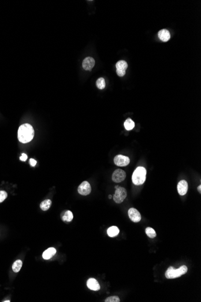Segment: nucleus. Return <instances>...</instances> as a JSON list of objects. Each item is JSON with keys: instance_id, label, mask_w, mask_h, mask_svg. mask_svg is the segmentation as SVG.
Segmentation results:
<instances>
[{"instance_id": "f257e3e1", "label": "nucleus", "mask_w": 201, "mask_h": 302, "mask_svg": "<svg viewBox=\"0 0 201 302\" xmlns=\"http://www.w3.org/2000/svg\"><path fill=\"white\" fill-rule=\"evenodd\" d=\"M34 135V129L30 124H24L19 127L18 138L21 142L27 143L30 142L33 139Z\"/></svg>"}, {"instance_id": "f03ea898", "label": "nucleus", "mask_w": 201, "mask_h": 302, "mask_svg": "<svg viewBox=\"0 0 201 302\" xmlns=\"http://www.w3.org/2000/svg\"><path fill=\"white\" fill-rule=\"evenodd\" d=\"M146 170L144 167H139L134 171L132 175V181L135 185H141L146 180Z\"/></svg>"}, {"instance_id": "7ed1b4c3", "label": "nucleus", "mask_w": 201, "mask_h": 302, "mask_svg": "<svg viewBox=\"0 0 201 302\" xmlns=\"http://www.w3.org/2000/svg\"><path fill=\"white\" fill-rule=\"evenodd\" d=\"M188 268L185 265H182L178 269H174V267H170L166 271L165 276L167 279H175L185 274Z\"/></svg>"}, {"instance_id": "20e7f679", "label": "nucleus", "mask_w": 201, "mask_h": 302, "mask_svg": "<svg viewBox=\"0 0 201 302\" xmlns=\"http://www.w3.org/2000/svg\"><path fill=\"white\" fill-rule=\"evenodd\" d=\"M127 196L126 190L123 187H118L116 189L115 194L113 196V200L116 203H121Z\"/></svg>"}, {"instance_id": "39448f33", "label": "nucleus", "mask_w": 201, "mask_h": 302, "mask_svg": "<svg viewBox=\"0 0 201 302\" xmlns=\"http://www.w3.org/2000/svg\"><path fill=\"white\" fill-rule=\"evenodd\" d=\"M114 162L118 167H125L130 163V159L127 156L119 155L114 157Z\"/></svg>"}, {"instance_id": "423d86ee", "label": "nucleus", "mask_w": 201, "mask_h": 302, "mask_svg": "<svg viewBox=\"0 0 201 302\" xmlns=\"http://www.w3.org/2000/svg\"><path fill=\"white\" fill-rule=\"evenodd\" d=\"M126 178L125 172L121 169H118L114 171L112 175V180L114 182L120 183L123 181Z\"/></svg>"}, {"instance_id": "0eeeda50", "label": "nucleus", "mask_w": 201, "mask_h": 302, "mask_svg": "<svg viewBox=\"0 0 201 302\" xmlns=\"http://www.w3.org/2000/svg\"><path fill=\"white\" fill-rule=\"evenodd\" d=\"M91 186L89 183L84 181L79 186L78 188V193L82 196H88L91 193Z\"/></svg>"}, {"instance_id": "6e6552de", "label": "nucleus", "mask_w": 201, "mask_h": 302, "mask_svg": "<svg viewBox=\"0 0 201 302\" xmlns=\"http://www.w3.org/2000/svg\"><path fill=\"white\" fill-rule=\"evenodd\" d=\"M128 215L131 220L134 223H138L141 220V215L135 208H130L128 210Z\"/></svg>"}, {"instance_id": "1a4fd4ad", "label": "nucleus", "mask_w": 201, "mask_h": 302, "mask_svg": "<svg viewBox=\"0 0 201 302\" xmlns=\"http://www.w3.org/2000/svg\"><path fill=\"white\" fill-rule=\"evenodd\" d=\"M95 61L93 58L88 57L84 59L83 62V67L86 71H91L94 67Z\"/></svg>"}, {"instance_id": "9d476101", "label": "nucleus", "mask_w": 201, "mask_h": 302, "mask_svg": "<svg viewBox=\"0 0 201 302\" xmlns=\"http://www.w3.org/2000/svg\"><path fill=\"white\" fill-rule=\"evenodd\" d=\"M189 188L188 183L185 180H181L178 183L177 186V189L178 192L180 196H184L187 193Z\"/></svg>"}, {"instance_id": "9b49d317", "label": "nucleus", "mask_w": 201, "mask_h": 302, "mask_svg": "<svg viewBox=\"0 0 201 302\" xmlns=\"http://www.w3.org/2000/svg\"><path fill=\"white\" fill-rule=\"evenodd\" d=\"M87 286L90 290L93 291H98L100 290V285L99 283L93 278H90L88 280Z\"/></svg>"}, {"instance_id": "f8f14e48", "label": "nucleus", "mask_w": 201, "mask_h": 302, "mask_svg": "<svg viewBox=\"0 0 201 302\" xmlns=\"http://www.w3.org/2000/svg\"><path fill=\"white\" fill-rule=\"evenodd\" d=\"M158 35H159V39L163 42H167L170 38V32L166 29L160 30L159 33H158Z\"/></svg>"}, {"instance_id": "ddd939ff", "label": "nucleus", "mask_w": 201, "mask_h": 302, "mask_svg": "<svg viewBox=\"0 0 201 302\" xmlns=\"http://www.w3.org/2000/svg\"><path fill=\"white\" fill-rule=\"evenodd\" d=\"M56 253V250L53 247H50L46 250L44 253H43L42 257L44 259L48 260L51 259L52 256H54Z\"/></svg>"}, {"instance_id": "4468645a", "label": "nucleus", "mask_w": 201, "mask_h": 302, "mask_svg": "<svg viewBox=\"0 0 201 302\" xmlns=\"http://www.w3.org/2000/svg\"><path fill=\"white\" fill-rule=\"evenodd\" d=\"M119 233V229L116 226H111L107 230V234L110 237H115Z\"/></svg>"}, {"instance_id": "2eb2a0df", "label": "nucleus", "mask_w": 201, "mask_h": 302, "mask_svg": "<svg viewBox=\"0 0 201 302\" xmlns=\"http://www.w3.org/2000/svg\"><path fill=\"white\" fill-rule=\"evenodd\" d=\"M51 204H52V201H51V200H49V199H47V200H45L44 201H43L40 204V207L41 208V209L42 211H47L50 209V208L51 207Z\"/></svg>"}, {"instance_id": "dca6fc26", "label": "nucleus", "mask_w": 201, "mask_h": 302, "mask_svg": "<svg viewBox=\"0 0 201 302\" xmlns=\"http://www.w3.org/2000/svg\"><path fill=\"white\" fill-rule=\"evenodd\" d=\"M116 70H120V71H125L128 68V63L126 62L124 60H120L117 62L116 64Z\"/></svg>"}, {"instance_id": "f3484780", "label": "nucleus", "mask_w": 201, "mask_h": 302, "mask_svg": "<svg viewBox=\"0 0 201 302\" xmlns=\"http://www.w3.org/2000/svg\"><path fill=\"white\" fill-rule=\"evenodd\" d=\"M124 126L126 130H131L134 129L135 126V123L131 119L128 118L125 121Z\"/></svg>"}, {"instance_id": "a211bd4d", "label": "nucleus", "mask_w": 201, "mask_h": 302, "mask_svg": "<svg viewBox=\"0 0 201 302\" xmlns=\"http://www.w3.org/2000/svg\"><path fill=\"white\" fill-rule=\"evenodd\" d=\"M22 266V262L21 260H17L16 261L13 263L12 265V270L14 272L18 273L20 271L21 269V267Z\"/></svg>"}, {"instance_id": "6ab92c4d", "label": "nucleus", "mask_w": 201, "mask_h": 302, "mask_svg": "<svg viewBox=\"0 0 201 302\" xmlns=\"http://www.w3.org/2000/svg\"><path fill=\"white\" fill-rule=\"evenodd\" d=\"M73 217H74V216H73V212L70 211H67L65 212L64 216L62 217V219L64 221L70 222L72 220H73Z\"/></svg>"}, {"instance_id": "aec40b11", "label": "nucleus", "mask_w": 201, "mask_h": 302, "mask_svg": "<svg viewBox=\"0 0 201 302\" xmlns=\"http://www.w3.org/2000/svg\"><path fill=\"white\" fill-rule=\"evenodd\" d=\"M96 86L99 89H103L106 87V81L104 78H99L96 82Z\"/></svg>"}, {"instance_id": "412c9836", "label": "nucleus", "mask_w": 201, "mask_h": 302, "mask_svg": "<svg viewBox=\"0 0 201 302\" xmlns=\"http://www.w3.org/2000/svg\"><path fill=\"white\" fill-rule=\"evenodd\" d=\"M145 232H146V235L150 238H154L156 236L155 231L154 230V229H152L151 227H147L145 230Z\"/></svg>"}, {"instance_id": "4be33fe9", "label": "nucleus", "mask_w": 201, "mask_h": 302, "mask_svg": "<svg viewBox=\"0 0 201 302\" xmlns=\"http://www.w3.org/2000/svg\"><path fill=\"white\" fill-rule=\"evenodd\" d=\"M105 301L106 302H119L120 298L116 296H111V297H108L106 299Z\"/></svg>"}, {"instance_id": "5701e85b", "label": "nucleus", "mask_w": 201, "mask_h": 302, "mask_svg": "<svg viewBox=\"0 0 201 302\" xmlns=\"http://www.w3.org/2000/svg\"><path fill=\"white\" fill-rule=\"evenodd\" d=\"M7 197V194L4 191H0V203H2Z\"/></svg>"}, {"instance_id": "b1692460", "label": "nucleus", "mask_w": 201, "mask_h": 302, "mask_svg": "<svg viewBox=\"0 0 201 302\" xmlns=\"http://www.w3.org/2000/svg\"><path fill=\"white\" fill-rule=\"evenodd\" d=\"M116 73H117V74L119 76V77H123L126 74V71H120V70H116Z\"/></svg>"}, {"instance_id": "393cba45", "label": "nucleus", "mask_w": 201, "mask_h": 302, "mask_svg": "<svg viewBox=\"0 0 201 302\" xmlns=\"http://www.w3.org/2000/svg\"><path fill=\"white\" fill-rule=\"evenodd\" d=\"M27 159V155L25 153H22L21 156L20 157V160L22 161H25Z\"/></svg>"}, {"instance_id": "a878e982", "label": "nucleus", "mask_w": 201, "mask_h": 302, "mask_svg": "<svg viewBox=\"0 0 201 302\" xmlns=\"http://www.w3.org/2000/svg\"><path fill=\"white\" fill-rule=\"evenodd\" d=\"M30 165H31L32 167H34L36 165V163H37V162L34 159H30Z\"/></svg>"}, {"instance_id": "bb28decb", "label": "nucleus", "mask_w": 201, "mask_h": 302, "mask_svg": "<svg viewBox=\"0 0 201 302\" xmlns=\"http://www.w3.org/2000/svg\"><path fill=\"white\" fill-rule=\"evenodd\" d=\"M197 189H198V191H199V193H201V186H200V185H199V186H198V188H197Z\"/></svg>"}, {"instance_id": "cd10ccee", "label": "nucleus", "mask_w": 201, "mask_h": 302, "mask_svg": "<svg viewBox=\"0 0 201 302\" xmlns=\"http://www.w3.org/2000/svg\"><path fill=\"white\" fill-rule=\"evenodd\" d=\"M111 197H112V196H111V195H110V196H108V198H111Z\"/></svg>"}, {"instance_id": "c85d7f7f", "label": "nucleus", "mask_w": 201, "mask_h": 302, "mask_svg": "<svg viewBox=\"0 0 201 302\" xmlns=\"http://www.w3.org/2000/svg\"><path fill=\"white\" fill-rule=\"evenodd\" d=\"M6 301V302H10V300H6V301Z\"/></svg>"}, {"instance_id": "c756f323", "label": "nucleus", "mask_w": 201, "mask_h": 302, "mask_svg": "<svg viewBox=\"0 0 201 302\" xmlns=\"http://www.w3.org/2000/svg\"><path fill=\"white\" fill-rule=\"evenodd\" d=\"M118 187H119L118 186H115V188H116V189H117Z\"/></svg>"}]
</instances>
